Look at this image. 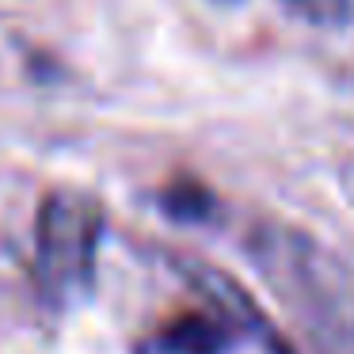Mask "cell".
Segmentation results:
<instances>
[{"instance_id":"3","label":"cell","mask_w":354,"mask_h":354,"mask_svg":"<svg viewBox=\"0 0 354 354\" xmlns=\"http://www.w3.org/2000/svg\"><path fill=\"white\" fill-rule=\"evenodd\" d=\"M229 331L214 316H183L156 335V354H221Z\"/></svg>"},{"instance_id":"4","label":"cell","mask_w":354,"mask_h":354,"mask_svg":"<svg viewBox=\"0 0 354 354\" xmlns=\"http://www.w3.org/2000/svg\"><path fill=\"white\" fill-rule=\"evenodd\" d=\"M297 16H305L308 24L320 27H339L351 19V0H286Z\"/></svg>"},{"instance_id":"1","label":"cell","mask_w":354,"mask_h":354,"mask_svg":"<svg viewBox=\"0 0 354 354\" xmlns=\"http://www.w3.org/2000/svg\"><path fill=\"white\" fill-rule=\"evenodd\" d=\"M248 252L316 351L354 354V274L328 248L286 225H263Z\"/></svg>"},{"instance_id":"2","label":"cell","mask_w":354,"mask_h":354,"mask_svg":"<svg viewBox=\"0 0 354 354\" xmlns=\"http://www.w3.org/2000/svg\"><path fill=\"white\" fill-rule=\"evenodd\" d=\"M103 232L100 202L80 191H54L39 209V278L50 293L65 297L88 286Z\"/></svg>"},{"instance_id":"5","label":"cell","mask_w":354,"mask_h":354,"mask_svg":"<svg viewBox=\"0 0 354 354\" xmlns=\"http://www.w3.org/2000/svg\"><path fill=\"white\" fill-rule=\"evenodd\" d=\"M346 191H351V198H354V168L346 171Z\"/></svg>"}]
</instances>
